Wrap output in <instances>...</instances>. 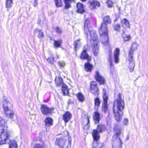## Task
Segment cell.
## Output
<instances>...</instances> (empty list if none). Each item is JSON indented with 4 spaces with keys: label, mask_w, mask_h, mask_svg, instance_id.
I'll return each instance as SVG.
<instances>
[{
    "label": "cell",
    "mask_w": 148,
    "mask_h": 148,
    "mask_svg": "<svg viewBox=\"0 0 148 148\" xmlns=\"http://www.w3.org/2000/svg\"><path fill=\"white\" fill-rule=\"evenodd\" d=\"M71 142V137L69 132L66 131L57 139L56 143L61 148H70Z\"/></svg>",
    "instance_id": "6da1fadb"
},
{
    "label": "cell",
    "mask_w": 148,
    "mask_h": 148,
    "mask_svg": "<svg viewBox=\"0 0 148 148\" xmlns=\"http://www.w3.org/2000/svg\"><path fill=\"white\" fill-rule=\"evenodd\" d=\"M90 36V42L92 46V50L94 55L97 56L99 52V40L96 32L93 30H90L89 35Z\"/></svg>",
    "instance_id": "7a4b0ae2"
},
{
    "label": "cell",
    "mask_w": 148,
    "mask_h": 148,
    "mask_svg": "<svg viewBox=\"0 0 148 148\" xmlns=\"http://www.w3.org/2000/svg\"><path fill=\"white\" fill-rule=\"evenodd\" d=\"M100 35V42L105 46H107L109 43V35L107 25L103 22L99 29Z\"/></svg>",
    "instance_id": "3957f363"
},
{
    "label": "cell",
    "mask_w": 148,
    "mask_h": 148,
    "mask_svg": "<svg viewBox=\"0 0 148 148\" xmlns=\"http://www.w3.org/2000/svg\"><path fill=\"white\" fill-rule=\"evenodd\" d=\"M3 107L6 117L9 118H12L14 116L12 105L6 97L3 99Z\"/></svg>",
    "instance_id": "277c9868"
},
{
    "label": "cell",
    "mask_w": 148,
    "mask_h": 148,
    "mask_svg": "<svg viewBox=\"0 0 148 148\" xmlns=\"http://www.w3.org/2000/svg\"><path fill=\"white\" fill-rule=\"evenodd\" d=\"M137 45L136 43H134L132 45L131 48L129 52V68L130 72H132L134 70L135 68V62L133 59V53L135 50L137 49Z\"/></svg>",
    "instance_id": "5b68a950"
},
{
    "label": "cell",
    "mask_w": 148,
    "mask_h": 148,
    "mask_svg": "<svg viewBox=\"0 0 148 148\" xmlns=\"http://www.w3.org/2000/svg\"><path fill=\"white\" fill-rule=\"evenodd\" d=\"M123 112L119 106L117 101L116 100L113 104V112L115 119L117 122H120L122 120L123 116Z\"/></svg>",
    "instance_id": "8992f818"
},
{
    "label": "cell",
    "mask_w": 148,
    "mask_h": 148,
    "mask_svg": "<svg viewBox=\"0 0 148 148\" xmlns=\"http://www.w3.org/2000/svg\"><path fill=\"white\" fill-rule=\"evenodd\" d=\"M112 144L113 148H122L123 143L119 136L115 134L113 136L112 139Z\"/></svg>",
    "instance_id": "52a82bcc"
},
{
    "label": "cell",
    "mask_w": 148,
    "mask_h": 148,
    "mask_svg": "<svg viewBox=\"0 0 148 148\" xmlns=\"http://www.w3.org/2000/svg\"><path fill=\"white\" fill-rule=\"evenodd\" d=\"M9 134L7 129L0 132V145L5 143L9 138Z\"/></svg>",
    "instance_id": "ba28073f"
},
{
    "label": "cell",
    "mask_w": 148,
    "mask_h": 148,
    "mask_svg": "<svg viewBox=\"0 0 148 148\" xmlns=\"http://www.w3.org/2000/svg\"><path fill=\"white\" fill-rule=\"evenodd\" d=\"M89 119L87 114L85 113H83L82 115V124L85 130L89 129Z\"/></svg>",
    "instance_id": "9c48e42d"
},
{
    "label": "cell",
    "mask_w": 148,
    "mask_h": 148,
    "mask_svg": "<svg viewBox=\"0 0 148 148\" xmlns=\"http://www.w3.org/2000/svg\"><path fill=\"white\" fill-rule=\"evenodd\" d=\"M90 91L91 93L95 96H97L99 95V89L97 83L95 82L92 81L90 83Z\"/></svg>",
    "instance_id": "30bf717a"
},
{
    "label": "cell",
    "mask_w": 148,
    "mask_h": 148,
    "mask_svg": "<svg viewBox=\"0 0 148 148\" xmlns=\"http://www.w3.org/2000/svg\"><path fill=\"white\" fill-rule=\"evenodd\" d=\"M103 97L104 99V105L103 106V111L104 113L106 112L108 110V103H107V100H108V97L106 94V91L105 89H103Z\"/></svg>",
    "instance_id": "8fae6325"
},
{
    "label": "cell",
    "mask_w": 148,
    "mask_h": 148,
    "mask_svg": "<svg viewBox=\"0 0 148 148\" xmlns=\"http://www.w3.org/2000/svg\"><path fill=\"white\" fill-rule=\"evenodd\" d=\"M54 109L53 108L48 107L46 105H42L41 107V111L42 114L45 115L50 114L53 112Z\"/></svg>",
    "instance_id": "7c38bea8"
},
{
    "label": "cell",
    "mask_w": 148,
    "mask_h": 148,
    "mask_svg": "<svg viewBox=\"0 0 148 148\" xmlns=\"http://www.w3.org/2000/svg\"><path fill=\"white\" fill-rule=\"evenodd\" d=\"M95 78L96 81L101 85H104L105 83V79L100 75V73L99 72H95Z\"/></svg>",
    "instance_id": "4fadbf2b"
},
{
    "label": "cell",
    "mask_w": 148,
    "mask_h": 148,
    "mask_svg": "<svg viewBox=\"0 0 148 148\" xmlns=\"http://www.w3.org/2000/svg\"><path fill=\"white\" fill-rule=\"evenodd\" d=\"M76 7H77V10L76 12L79 14H82L85 12V10H84V6L82 4L80 3H77L76 4Z\"/></svg>",
    "instance_id": "5bb4252c"
},
{
    "label": "cell",
    "mask_w": 148,
    "mask_h": 148,
    "mask_svg": "<svg viewBox=\"0 0 148 148\" xmlns=\"http://www.w3.org/2000/svg\"><path fill=\"white\" fill-rule=\"evenodd\" d=\"M6 129V122L3 119L0 117V132Z\"/></svg>",
    "instance_id": "9a60e30c"
},
{
    "label": "cell",
    "mask_w": 148,
    "mask_h": 148,
    "mask_svg": "<svg viewBox=\"0 0 148 148\" xmlns=\"http://www.w3.org/2000/svg\"><path fill=\"white\" fill-rule=\"evenodd\" d=\"M100 6V2L94 0L90 3V7L91 9L94 10V9H96L98 7H99Z\"/></svg>",
    "instance_id": "2e32d148"
},
{
    "label": "cell",
    "mask_w": 148,
    "mask_h": 148,
    "mask_svg": "<svg viewBox=\"0 0 148 148\" xmlns=\"http://www.w3.org/2000/svg\"><path fill=\"white\" fill-rule=\"evenodd\" d=\"M120 50L119 48H116L114 53V61L116 64H117L119 61V55Z\"/></svg>",
    "instance_id": "e0dca14e"
},
{
    "label": "cell",
    "mask_w": 148,
    "mask_h": 148,
    "mask_svg": "<svg viewBox=\"0 0 148 148\" xmlns=\"http://www.w3.org/2000/svg\"><path fill=\"white\" fill-rule=\"evenodd\" d=\"M71 118H72V114L69 112H66L63 114V120L66 123L68 122V121L71 119Z\"/></svg>",
    "instance_id": "ac0fdd59"
},
{
    "label": "cell",
    "mask_w": 148,
    "mask_h": 148,
    "mask_svg": "<svg viewBox=\"0 0 148 148\" xmlns=\"http://www.w3.org/2000/svg\"><path fill=\"white\" fill-rule=\"evenodd\" d=\"M93 119L94 121L95 124H97L99 123L100 121V114L98 112H95L94 113Z\"/></svg>",
    "instance_id": "d6986e66"
},
{
    "label": "cell",
    "mask_w": 148,
    "mask_h": 148,
    "mask_svg": "<svg viewBox=\"0 0 148 148\" xmlns=\"http://www.w3.org/2000/svg\"><path fill=\"white\" fill-rule=\"evenodd\" d=\"M80 57L81 59H87L88 60H90L91 58L89 57V55L87 53V50H84L81 53L80 55Z\"/></svg>",
    "instance_id": "ffe728a7"
},
{
    "label": "cell",
    "mask_w": 148,
    "mask_h": 148,
    "mask_svg": "<svg viewBox=\"0 0 148 148\" xmlns=\"http://www.w3.org/2000/svg\"><path fill=\"white\" fill-rule=\"evenodd\" d=\"M61 86L62 91L63 95L66 96L69 95V91L68 87V86L63 84Z\"/></svg>",
    "instance_id": "44dd1931"
},
{
    "label": "cell",
    "mask_w": 148,
    "mask_h": 148,
    "mask_svg": "<svg viewBox=\"0 0 148 148\" xmlns=\"http://www.w3.org/2000/svg\"><path fill=\"white\" fill-rule=\"evenodd\" d=\"M92 135H93V138L95 141H98L99 140L100 138V136L99 132L97 131V130H93L92 132Z\"/></svg>",
    "instance_id": "7402d4cb"
},
{
    "label": "cell",
    "mask_w": 148,
    "mask_h": 148,
    "mask_svg": "<svg viewBox=\"0 0 148 148\" xmlns=\"http://www.w3.org/2000/svg\"><path fill=\"white\" fill-rule=\"evenodd\" d=\"M121 23H122V26L124 29H126L130 28V23L126 19L122 20Z\"/></svg>",
    "instance_id": "603a6c76"
},
{
    "label": "cell",
    "mask_w": 148,
    "mask_h": 148,
    "mask_svg": "<svg viewBox=\"0 0 148 148\" xmlns=\"http://www.w3.org/2000/svg\"><path fill=\"white\" fill-rule=\"evenodd\" d=\"M84 68L87 72H91L93 69V66L87 62L84 65Z\"/></svg>",
    "instance_id": "cb8c5ba5"
},
{
    "label": "cell",
    "mask_w": 148,
    "mask_h": 148,
    "mask_svg": "<svg viewBox=\"0 0 148 148\" xmlns=\"http://www.w3.org/2000/svg\"><path fill=\"white\" fill-rule=\"evenodd\" d=\"M44 122L45 125L46 126L49 127V126H50L53 125V120L51 118L48 117L45 120Z\"/></svg>",
    "instance_id": "d4e9b609"
},
{
    "label": "cell",
    "mask_w": 148,
    "mask_h": 148,
    "mask_svg": "<svg viewBox=\"0 0 148 148\" xmlns=\"http://www.w3.org/2000/svg\"><path fill=\"white\" fill-rule=\"evenodd\" d=\"M9 148H18V145L16 140H13L11 141L9 143Z\"/></svg>",
    "instance_id": "484cf974"
},
{
    "label": "cell",
    "mask_w": 148,
    "mask_h": 148,
    "mask_svg": "<svg viewBox=\"0 0 148 148\" xmlns=\"http://www.w3.org/2000/svg\"><path fill=\"white\" fill-rule=\"evenodd\" d=\"M103 20H104V23L106 25L109 24L111 23V19L110 16H106L104 17L103 18Z\"/></svg>",
    "instance_id": "4316f807"
},
{
    "label": "cell",
    "mask_w": 148,
    "mask_h": 148,
    "mask_svg": "<svg viewBox=\"0 0 148 148\" xmlns=\"http://www.w3.org/2000/svg\"><path fill=\"white\" fill-rule=\"evenodd\" d=\"M55 82L57 85L58 86H62L63 84L62 78L61 77H58V78H57L56 79Z\"/></svg>",
    "instance_id": "83f0119b"
},
{
    "label": "cell",
    "mask_w": 148,
    "mask_h": 148,
    "mask_svg": "<svg viewBox=\"0 0 148 148\" xmlns=\"http://www.w3.org/2000/svg\"><path fill=\"white\" fill-rule=\"evenodd\" d=\"M106 130V128L105 126L103 125H99L97 126V131L98 132H102Z\"/></svg>",
    "instance_id": "f1b7e54d"
},
{
    "label": "cell",
    "mask_w": 148,
    "mask_h": 148,
    "mask_svg": "<svg viewBox=\"0 0 148 148\" xmlns=\"http://www.w3.org/2000/svg\"><path fill=\"white\" fill-rule=\"evenodd\" d=\"M122 36H123V40L124 41L127 42L130 41V40L131 39L130 36H127L126 34H125V32H123V34H122Z\"/></svg>",
    "instance_id": "f546056e"
},
{
    "label": "cell",
    "mask_w": 148,
    "mask_h": 148,
    "mask_svg": "<svg viewBox=\"0 0 148 148\" xmlns=\"http://www.w3.org/2000/svg\"><path fill=\"white\" fill-rule=\"evenodd\" d=\"M64 1L65 3V8L68 9L70 8L72 0H64Z\"/></svg>",
    "instance_id": "4dcf8cb0"
},
{
    "label": "cell",
    "mask_w": 148,
    "mask_h": 148,
    "mask_svg": "<svg viewBox=\"0 0 148 148\" xmlns=\"http://www.w3.org/2000/svg\"><path fill=\"white\" fill-rule=\"evenodd\" d=\"M77 97L78 100L80 102H83L85 101V98H84V96H83V95L81 93H78L77 95Z\"/></svg>",
    "instance_id": "1f68e13d"
},
{
    "label": "cell",
    "mask_w": 148,
    "mask_h": 148,
    "mask_svg": "<svg viewBox=\"0 0 148 148\" xmlns=\"http://www.w3.org/2000/svg\"><path fill=\"white\" fill-rule=\"evenodd\" d=\"M62 41L61 40H58L57 41H55L54 43V46L55 48L60 47L61 45Z\"/></svg>",
    "instance_id": "d6a6232c"
},
{
    "label": "cell",
    "mask_w": 148,
    "mask_h": 148,
    "mask_svg": "<svg viewBox=\"0 0 148 148\" xmlns=\"http://www.w3.org/2000/svg\"><path fill=\"white\" fill-rule=\"evenodd\" d=\"M13 0H6V7L8 9L11 8L13 4Z\"/></svg>",
    "instance_id": "836d02e7"
},
{
    "label": "cell",
    "mask_w": 148,
    "mask_h": 148,
    "mask_svg": "<svg viewBox=\"0 0 148 148\" xmlns=\"http://www.w3.org/2000/svg\"><path fill=\"white\" fill-rule=\"evenodd\" d=\"M55 3L56 6L57 7H60L62 5V0H55Z\"/></svg>",
    "instance_id": "e575fe53"
},
{
    "label": "cell",
    "mask_w": 148,
    "mask_h": 148,
    "mask_svg": "<svg viewBox=\"0 0 148 148\" xmlns=\"http://www.w3.org/2000/svg\"><path fill=\"white\" fill-rule=\"evenodd\" d=\"M100 101L99 98H98V97L95 98V107H96L97 108L100 105Z\"/></svg>",
    "instance_id": "d590c367"
},
{
    "label": "cell",
    "mask_w": 148,
    "mask_h": 148,
    "mask_svg": "<svg viewBox=\"0 0 148 148\" xmlns=\"http://www.w3.org/2000/svg\"><path fill=\"white\" fill-rule=\"evenodd\" d=\"M106 4H107V6L109 8H111L113 7V2L111 0H107L106 1Z\"/></svg>",
    "instance_id": "8d00e7d4"
},
{
    "label": "cell",
    "mask_w": 148,
    "mask_h": 148,
    "mask_svg": "<svg viewBox=\"0 0 148 148\" xmlns=\"http://www.w3.org/2000/svg\"><path fill=\"white\" fill-rule=\"evenodd\" d=\"M33 148H44V145L40 143L36 144L33 146Z\"/></svg>",
    "instance_id": "74e56055"
},
{
    "label": "cell",
    "mask_w": 148,
    "mask_h": 148,
    "mask_svg": "<svg viewBox=\"0 0 148 148\" xmlns=\"http://www.w3.org/2000/svg\"><path fill=\"white\" fill-rule=\"evenodd\" d=\"M114 29L115 30L119 32L120 30V25L119 24H117L114 26Z\"/></svg>",
    "instance_id": "f35d334b"
},
{
    "label": "cell",
    "mask_w": 148,
    "mask_h": 148,
    "mask_svg": "<svg viewBox=\"0 0 148 148\" xmlns=\"http://www.w3.org/2000/svg\"><path fill=\"white\" fill-rule=\"evenodd\" d=\"M59 65H60V66L61 67H64L66 65V64H65V62L64 61H62L59 62Z\"/></svg>",
    "instance_id": "ab89813d"
},
{
    "label": "cell",
    "mask_w": 148,
    "mask_h": 148,
    "mask_svg": "<svg viewBox=\"0 0 148 148\" xmlns=\"http://www.w3.org/2000/svg\"><path fill=\"white\" fill-rule=\"evenodd\" d=\"M56 31L57 33H59V34H61L62 33V31L60 29V28H59V27H57L56 28Z\"/></svg>",
    "instance_id": "60d3db41"
},
{
    "label": "cell",
    "mask_w": 148,
    "mask_h": 148,
    "mask_svg": "<svg viewBox=\"0 0 148 148\" xmlns=\"http://www.w3.org/2000/svg\"><path fill=\"white\" fill-rule=\"evenodd\" d=\"M124 124L125 125H127L128 124V120L127 119H125L124 121Z\"/></svg>",
    "instance_id": "b9f144b4"
},
{
    "label": "cell",
    "mask_w": 148,
    "mask_h": 148,
    "mask_svg": "<svg viewBox=\"0 0 148 148\" xmlns=\"http://www.w3.org/2000/svg\"><path fill=\"white\" fill-rule=\"evenodd\" d=\"M38 4V0H34V6L36 7Z\"/></svg>",
    "instance_id": "7bdbcfd3"
},
{
    "label": "cell",
    "mask_w": 148,
    "mask_h": 148,
    "mask_svg": "<svg viewBox=\"0 0 148 148\" xmlns=\"http://www.w3.org/2000/svg\"><path fill=\"white\" fill-rule=\"evenodd\" d=\"M86 1H87V0H81V1H82V2H85Z\"/></svg>",
    "instance_id": "ee69618b"
}]
</instances>
